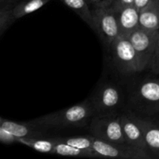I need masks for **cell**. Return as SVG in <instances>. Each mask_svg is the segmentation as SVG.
Wrapping results in <instances>:
<instances>
[{
  "instance_id": "cell-1",
  "label": "cell",
  "mask_w": 159,
  "mask_h": 159,
  "mask_svg": "<svg viewBox=\"0 0 159 159\" xmlns=\"http://www.w3.org/2000/svg\"><path fill=\"white\" fill-rule=\"evenodd\" d=\"M96 115L90 98L74 106L37 117L31 123L44 129L83 127L89 124Z\"/></svg>"
},
{
  "instance_id": "cell-2",
  "label": "cell",
  "mask_w": 159,
  "mask_h": 159,
  "mask_svg": "<svg viewBox=\"0 0 159 159\" xmlns=\"http://www.w3.org/2000/svg\"><path fill=\"white\" fill-rule=\"evenodd\" d=\"M129 103L131 110L141 114L159 113V79H147L138 83L130 94Z\"/></svg>"
},
{
  "instance_id": "cell-3",
  "label": "cell",
  "mask_w": 159,
  "mask_h": 159,
  "mask_svg": "<svg viewBox=\"0 0 159 159\" xmlns=\"http://www.w3.org/2000/svg\"><path fill=\"white\" fill-rule=\"evenodd\" d=\"M112 63L115 69L123 75H131L141 72L138 57L129 38L125 36L118 37L110 45Z\"/></svg>"
},
{
  "instance_id": "cell-4",
  "label": "cell",
  "mask_w": 159,
  "mask_h": 159,
  "mask_svg": "<svg viewBox=\"0 0 159 159\" xmlns=\"http://www.w3.org/2000/svg\"><path fill=\"white\" fill-rule=\"evenodd\" d=\"M89 131L93 137L110 143L127 144L123 132L120 113L96 114L89 123Z\"/></svg>"
},
{
  "instance_id": "cell-5",
  "label": "cell",
  "mask_w": 159,
  "mask_h": 159,
  "mask_svg": "<svg viewBox=\"0 0 159 159\" xmlns=\"http://www.w3.org/2000/svg\"><path fill=\"white\" fill-rule=\"evenodd\" d=\"M94 31L98 34L107 50L113 41L120 36L117 16L110 6H99L93 8Z\"/></svg>"
},
{
  "instance_id": "cell-6",
  "label": "cell",
  "mask_w": 159,
  "mask_h": 159,
  "mask_svg": "<svg viewBox=\"0 0 159 159\" xmlns=\"http://www.w3.org/2000/svg\"><path fill=\"white\" fill-rule=\"evenodd\" d=\"M158 33L159 31H148L139 27L127 37L138 54L141 72L150 68Z\"/></svg>"
},
{
  "instance_id": "cell-7",
  "label": "cell",
  "mask_w": 159,
  "mask_h": 159,
  "mask_svg": "<svg viewBox=\"0 0 159 159\" xmlns=\"http://www.w3.org/2000/svg\"><path fill=\"white\" fill-rule=\"evenodd\" d=\"M93 138V149L99 158H113L123 159L152 158L148 152L129 144H118L102 141Z\"/></svg>"
},
{
  "instance_id": "cell-8",
  "label": "cell",
  "mask_w": 159,
  "mask_h": 159,
  "mask_svg": "<svg viewBox=\"0 0 159 159\" xmlns=\"http://www.w3.org/2000/svg\"><path fill=\"white\" fill-rule=\"evenodd\" d=\"M89 98L96 115L116 113L122 102L120 89L110 82L102 84Z\"/></svg>"
},
{
  "instance_id": "cell-9",
  "label": "cell",
  "mask_w": 159,
  "mask_h": 159,
  "mask_svg": "<svg viewBox=\"0 0 159 159\" xmlns=\"http://www.w3.org/2000/svg\"><path fill=\"white\" fill-rule=\"evenodd\" d=\"M120 120L123 132L127 144L148 152L144 132L141 126L135 120L134 113L131 110H126L124 113H120Z\"/></svg>"
},
{
  "instance_id": "cell-10",
  "label": "cell",
  "mask_w": 159,
  "mask_h": 159,
  "mask_svg": "<svg viewBox=\"0 0 159 159\" xmlns=\"http://www.w3.org/2000/svg\"><path fill=\"white\" fill-rule=\"evenodd\" d=\"M134 117L144 132L148 151L151 157L152 158H159V122L143 117L135 113Z\"/></svg>"
},
{
  "instance_id": "cell-11",
  "label": "cell",
  "mask_w": 159,
  "mask_h": 159,
  "mask_svg": "<svg viewBox=\"0 0 159 159\" xmlns=\"http://www.w3.org/2000/svg\"><path fill=\"white\" fill-rule=\"evenodd\" d=\"M0 127L15 135L16 138H43L46 129L29 122H16L2 117Z\"/></svg>"
},
{
  "instance_id": "cell-12",
  "label": "cell",
  "mask_w": 159,
  "mask_h": 159,
  "mask_svg": "<svg viewBox=\"0 0 159 159\" xmlns=\"http://www.w3.org/2000/svg\"><path fill=\"white\" fill-rule=\"evenodd\" d=\"M116 12L120 35L128 37L139 28V11L134 5L118 9Z\"/></svg>"
},
{
  "instance_id": "cell-13",
  "label": "cell",
  "mask_w": 159,
  "mask_h": 159,
  "mask_svg": "<svg viewBox=\"0 0 159 159\" xmlns=\"http://www.w3.org/2000/svg\"><path fill=\"white\" fill-rule=\"evenodd\" d=\"M139 27L148 31H159V0H154L140 11Z\"/></svg>"
},
{
  "instance_id": "cell-14",
  "label": "cell",
  "mask_w": 159,
  "mask_h": 159,
  "mask_svg": "<svg viewBox=\"0 0 159 159\" xmlns=\"http://www.w3.org/2000/svg\"><path fill=\"white\" fill-rule=\"evenodd\" d=\"M67 7L74 11L91 29L94 30L95 23L93 9L89 0H60Z\"/></svg>"
},
{
  "instance_id": "cell-15",
  "label": "cell",
  "mask_w": 159,
  "mask_h": 159,
  "mask_svg": "<svg viewBox=\"0 0 159 159\" xmlns=\"http://www.w3.org/2000/svg\"><path fill=\"white\" fill-rule=\"evenodd\" d=\"M56 144L54 145L52 155H57L61 156L79 157V158H99L96 153L87 152L80 148L74 147L72 145L66 144L59 141L57 138H55Z\"/></svg>"
},
{
  "instance_id": "cell-16",
  "label": "cell",
  "mask_w": 159,
  "mask_h": 159,
  "mask_svg": "<svg viewBox=\"0 0 159 159\" xmlns=\"http://www.w3.org/2000/svg\"><path fill=\"white\" fill-rule=\"evenodd\" d=\"M17 143L24 144L40 153L52 154L56 144V139H44L43 138H18Z\"/></svg>"
},
{
  "instance_id": "cell-17",
  "label": "cell",
  "mask_w": 159,
  "mask_h": 159,
  "mask_svg": "<svg viewBox=\"0 0 159 159\" xmlns=\"http://www.w3.org/2000/svg\"><path fill=\"white\" fill-rule=\"evenodd\" d=\"M51 0H21L14 6V15L16 20L29 15L47 4Z\"/></svg>"
},
{
  "instance_id": "cell-18",
  "label": "cell",
  "mask_w": 159,
  "mask_h": 159,
  "mask_svg": "<svg viewBox=\"0 0 159 159\" xmlns=\"http://www.w3.org/2000/svg\"><path fill=\"white\" fill-rule=\"evenodd\" d=\"M13 4L0 5V36L9 29L16 19L14 15Z\"/></svg>"
},
{
  "instance_id": "cell-19",
  "label": "cell",
  "mask_w": 159,
  "mask_h": 159,
  "mask_svg": "<svg viewBox=\"0 0 159 159\" xmlns=\"http://www.w3.org/2000/svg\"><path fill=\"white\" fill-rule=\"evenodd\" d=\"M59 141L74 147L80 148L87 152L96 153L93 149V138L91 137H67V138H57ZM97 154V153H96Z\"/></svg>"
},
{
  "instance_id": "cell-20",
  "label": "cell",
  "mask_w": 159,
  "mask_h": 159,
  "mask_svg": "<svg viewBox=\"0 0 159 159\" xmlns=\"http://www.w3.org/2000/svg\"><path fill=\"white\" fill-rule=\"evenodd\" d=\"M0 141L4 144H12L17 143L18 138L2 127H0Z\"/></svg>"
},
{
  "instance_id": "cell-21",
  "label": "cell",
  "mask_w": 159,
  "mask_h": 159,
  "mask_svg": "<svg viewBox=\"0 0 159 159\" xmlns=\"http://www.w3.org/2000/svg\"><path fill=\"white\" fill-rule=\"evenodd\" d=\"M149 69L155 74H159V33L157 39L156 47H155V54H154L153 58H152V64Z\"/></svg>"
},
{
  "instance_id": "cell-22",
  "label": "cell",
  "mask_w": 159,
  "mask_h": 159,
  "mask_svg": "<svg viewBox=\"0 0 159 159\" xmlns=\"http://www.w3.org/2000/svg\"><path fill=\"white\" fill-rule=\"evenodd\" d=\"M134 3V0H113L110 7L116 11L124 7L133 6Z\"/></svg>"
},
{
  "instance_id": "cell-23",
  "label": "cell",
  "mask_w": 159,
  "mask_h": 159,
  "mask_svg": "<svg viewBox=\"0 0 159 159\" xmlns=\"http://www.w3.org/2000/svg\"><path fill=\"white\" fill-rule=\"evenodd\" d=\"M154 0H134V6L137 8L138 11H141V9H143L144 8H145L146 6H148L150 3H152Z\"/></svg>"
},
{
  "instance_id": "cell-24",
  "label": "cell",
  "mask_w": 159,
  "mask_h": 159,
  "mask_svg": "<svg viewBox=\"0 0 159 159\" xmlns=\"http://www.w3.org/2000/svg\"><path fill=\"white\" fill-rule=\"evenodd\" d=\"M102 0H89L90 5L93 8L97 7V6H101V3H102Z\"/></svg>"
},
{
  "instance_id": "cell-25",
  "label": "cell",
  "mask_w": 159,
  "mask_h": 159,
  "mask_svg": "<svg viewBox=\"0 0 159 159\" xmlns=\"http://www.w3.org/2000/svg\"><path fill=\"white\" fill-rule=\"evenodd\" d=\"M20 0H0V5L13 4L16 5Z\"/></svg>"
}]
</instances>
